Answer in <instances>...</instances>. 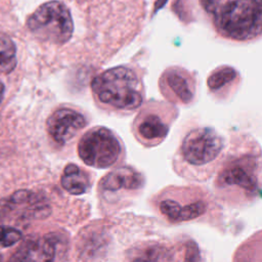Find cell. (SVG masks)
<instances>
[{
    "mask_svg": "<svg viewBox=\"0 0 262 262\" xmlns=\"http://www.w3.org/2000/svg\"><path fill=\"white\" fill-rule=\"evenodd\" d=\"M62 188L73 195L87 193L91 189L90 174L76 164H68L60 176Z\"/></svg>",
    "mask_w": 262,
    "mask_h": 262,
    "instance_id": "obj_13",
    "label": "cell"
},
{
    "mask_svg": "<svg viewBox=\"0 0 262 262\" xmlns=\"http://www.w3.org/2000/svg\"><path fill=\"white\" fill-rule=\"evenodd\" d=\"M166 2H167V0H157L156 4H155V10H158V9L162 8L165 5Z\"/></svg>",
    "mask_w": 262,
    "mask_h": 262,
    "instance_id": "obj_19",
    "label": "cell"
},
{
    "mask_svg": "<svg viewBox=\"0 0 262 262\" xmlns=\"http://www.w3.org/2000/svg\"><path fill=\"white\" fill-rule=\"evenodd\" d=\"M21 239V232L12 227L0 226V245L2 247H10Z\"/></svg>",
    "mask_w": 262,
    "mask_h": 262,
    "instance_id": "obj_17",
    "label": "cell"
},
{
    "mask_svg": "<svg viewBox=\"0 0 262 262\" xmlns=\"http://www.w3.org/2000/svg\"><path fill=\"white\" fill-rule=\"evenodd\" d=\"M63 247L62 237L56 233L28 237L15 251L14 261H53Z\"/></svg>",
    "mask_w": 262,
    "mask_h": 262,
    "instance_id": "obj_11",
    "label": "cell"
},
{
    "mask_svg": "<svg viewBox=\"0 0 262 262\" xmlns=\"http://www.w3.org/2000/svg\"><path fill=\"white\" fill-rule=\"evenodd\" d=\"M160 87L162 93L174 102L188 104L194 99L195 82L182 68L167 69L160 79Z\"/></svg>",
    "mask_w": 262,
    "mask_h": 262,
    "instance_id": "obj_12",
    "label": "cell"
},
{
    "mask_svg": "<svg viewBox=\"0 0 262 262\" xmlns=\"http://www.w3.org/2000/svg\"><path fill=\"white\" fill-rule=\"evenodd\" d=\"M16 46L12 39L5 33L0 32V64L10 66L15 61Z\"/></svg>",
    "mask_w": 262,
    "mask_h": 262,
    "instance_id": "obj_16",
    "label": "cell"
},
{
    "mask_svg": "<svg viewBox=\"0 0 262 262\" xmlns=\"http://www.w3.org/2000/svg\"><path fill=\"white\" fill-rule=\"evenodd\" d=\"M27 27L40 41L55 45L68 42L74 32L70 9L56 0L45 2L37 7L28 17Z\"/></svg>",
    "mask_w": 262,
    "mask_h": 262,
    "instance_id": "obj_3",
    "label": "cell"
},
{
    "mask_svg": "<svg viewBox=\"0 0 262 262\" xmlns=\"http://www.w3.org/2000/svg\"><path fill=\"white\" fill-rule=\"evenodd\" d=\"M133 256L129 259L131 260H170L171 257L169 256L168 249L160 244H148L146 246L141 247L140 249L132 254Z\"/></svg>",
    "mask_w": 262,
    "mask_h": 262,
    "instance_id": "obj_15",
    "label": "cell"
},
{
    "mask_svg": "<svg viewBox=\"0 0 262 262\" xmlns=\"http://www.w3.org/2000/svg\"><path fill=\"white\" fill-rule=\"evenodd\" d=\"M238 73L229 66L217 68L208 77L207 84L212 92H221L227 86L233 84L237 79Z\"/></svg>",
    "mask_w": 262,
    "mask_h": 262,
    "instance_id": "obj_14",
    "label": "cell"
},
{
    "mask_svg": "<svg viewBox=\"0 0 262 262\" xmlns=\"http://www.w3.org/2000/svg\"><path fill=\"white\" fill-rule=\"evenodd\" d=\"M219 33L229 39L247 41L261 33V0H228L214 12Z\"/></svg>",
    "mask_w": 262,
    "mask_h": 262,
    "instance_id": "obj_2",
    "label": "cell"
},
{
    "mask_svg": "<svg viewBox=\"0 0 262 262\" xmlns=\"http://www.w3.org/2000/svg\"><path fill=\"white\" fill-rule=\"evenodd\" d=\"M87 125L84 115L72 107L56 108L47 119L46 130L50 139L63 146L76 137Z\"/></svg>",
    "mask_w": 262,
    "mask_h": 262,
    "instance_id": "obj_10",
    "label": "cell"
},
{
    "mask_svg": "<svg viewBox=\"0 0 262 262\" xmlns=\"http://www.w3.org/2000/svg\"><path fill=\"white\" fill-rule=\"evenodd\" d=\"M216 187L225 193L246 198L258 196L260 192V159L244 155L224 164L217 175Z\"/></svg>",
    "mask_w": 262,
    "mask_h": 262,
    "instance_id": "obj_5",
    "label": "cell"
},
{
    "mask_svg": "<svg viewBox=\"0 0 262 262\" xmlns=\"http://www.w3.org/2000/svg\"><path fill=\"white\" fill-rule=\"evenodd\" d=\"M164 111L159 106L144 107L133 123L135 137L146 146L160 144L168 135L170 120L164 117Z\"/></svg>",
    "mask_w": 262,
    "mask_h": 262,
    "instance_id": "obj_9",
    "label": "cell"
},
{
    "mask_svg": "<svg viewBox=\"0 0 262 262\" xmlns=\"http://www.w3.org/2000/svg\"><path fill=\"white\" fill-rule=\"evenodd\" d=\"M77 150L84 164L96 169H105L120 160L123 146L111 129L96 126L82 135Z\"/></svg>",
    "mask_w": 262,
    "mask_h": 262,
    "instance_id": "obj_6",
    "label": "cell"
},
{
    "mask_svg": "<svg viewBox=\"0 0 262 262\" xmlns=\"http://www.w3.org/2000/svg\"><path fill=\"white\" fill-rule=\"evenodd\" d=\"M3 96H4V84L0 80V103H1V101L3 99Z\"/></svg>",
    "mask_w": 262,
    "mask_h": 262,
    "instance_id": "obj_20",
    "label": "cell"
},
{
    "mask_svg": "<svg viewBox=\"0 0 262 262\" xmlns=\"http://www.w3.org/2000/svg\"><path fill=\"white\" fill-rule=\"evenodd\" d=\"M91 89L100 106L115 112H133L142 104L144 98L138 74L126 66H118L95 76Z\"/></svg>",
    "mask_w": 262,
    "mask_h": 262,
    "instance_id": "obj_1",
    "label": "cell"
},
{
    "mask_svg": "<svg viewBox=\"0 0 262 262\" xmlns=\"http://www.w3.org/2000/svg\"><path fill=\"white\" fill-rule=\"evenodd\" d=\"M223 147V138L216 130L201 127L184 136L177 156L180 164L188 167V171L207 172L213 168Z\"/></svg>",
    "mask_w": 262,
    "mask_h": 262,
    "instance_id": "obj_4",
    "label": "cell"
},
{
    "mask_svg": "<svg viewBox=\"0 0 262 262\" xmlns=\"http://www.w3.org/2000/svg\"><path fill=\"white\" fill-rule=\"evenodd\" d=\"M200 2L207 12L214 13L216 9L219 7L220 0H200Z\"/></svg>",
    "mask_w": 262,
    "mask_h": 262,
    "instance_id": "obj_18",
    "label": "cell"
},
{
    "mask_svg": "<svg viewBox=\"0 0 262 262\" xmlns=\"http://www.w3.org/2000/svg\"><path fill=\"white\" fill-rule=\"evenodd\" d=\"M156 207L165 220L171 223H181L203 216L208 210V202L196 190L169 189L158 198Z\"/></svg>",
    "mask_w": 262,
    "mask_h": 262,
    "instance_id": "obj_7",
    "label": "cell"
},
{
    "mask_svg": "<svg viewBox=\"0 0 262 262\" xmlns=\"http://www.w3.org/2000/svg\"><path fill=\"white\" fill-rule=\"evenodd\" d=\"M144 186L143 175L132 167H119L104 175L98 184V196L104 206L118 205L136 195Z\"/></svg>",
    "mask_w": 262,
    "mask_h": 262,
    "instance_id": "obj_8",
    "label": "cell"
}]
</instances>
